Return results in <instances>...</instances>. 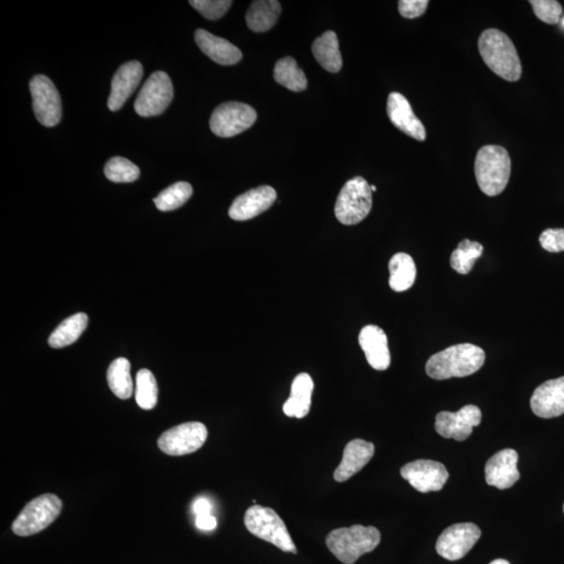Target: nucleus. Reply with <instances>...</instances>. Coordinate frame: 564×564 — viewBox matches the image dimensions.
Returning <instances> with one entry per match:
<instances>
[{
	"mask_svg": "<svg viewBox=\"0 0 564 564\" xmlns=\"http://www.w3.org/2000/svg\"><path fill=\"white\" fill-rule=\"evenodd\" d=\"M534 14L537 19L548 23V25H556L560 22L562 14L561 4L556 0H531Z\"/></svg>",
	"mask_w": 564,
	"mask_h": 564,
	"instance_id": "f704fd0d",
	"label": "nucleus"
},
{
	"mask_svg": "<svg viewBox=\"0 0 564 564\" xmlns=\"http://www.w3.org/2000/svg\"><path fill=\"white\" fill-rule=\"evenodd\" d=\"M207 436L208 431L205 424L186 422L162 434L158 439V446L166 455H189L205 445Z\"/></svg>",
	"mask_w": 564,
	"mask_h": 564,
	"instance_id": "9d476101",
	"label": "nucleus"
},
{
	"mask_svg": "<svg viewBox=\"0 0 564 564\" xmlns=\"http://www.w3.org/2000/svg\"><path fill=\"white\" fill-rule=\"evenodd\" d=\"M276 190L271 186H259L238 196L229 209V217L235 220H248L265 212L276 201Z\"/></svg>",
	"mask_w": 564,
	"mask_h": 564,
	"instance_id": "2eb2a0df",
	"label": "nucleus"
},
{
	"mask_svg": "<svg viewBox=\"0 0 564 564\" xmlns=\"http://www.w3.org/2000/svg\"><path fill=\"white\" fill-rule=\"evenodd\" d=\"M484 247L478 242L463 240L451 257V266L460 274L467 275L473 270L475 260L482 257Z\"/></svg>",
	"mask_w": 564,
	"mask_h": 564,
	"instance_id": "c756f323",
	"label": "nucleus"
},
{
	"mask_svg": "<svg viewBox=\"0 0 564 564\" xmlns=\"http://www.w3.org/2000/svg\"><path fill=\"white\" fill-rule=\"evenodd\" d=\"M540 245L545 251L558 253L564 251V229H546L540 235Z\"/></svg>",
	"mask_w": 564,
	"mask_h": 564,
	"instance_id": "c9c22d12",
	"label": "nucleus"
},
{
	"mask_svg": "<svg viewBox=\"0 0 564 564\" xmlns=\"http://www.w3.org/2000/svg\"><path fill=\"white\" fill-rule=\"evenodd\" d=\"M30 89L35 116L45 127H55L62 118L59 92L46 75L38 74L31 80Z\"/></svg>",
	"mask_w": 564,
	"mask_h": 564,
	"instance_id": "9b49d317",
	"label": "nucleus"
},
{
	"mask_svg": "<svg viewBox=\"0 0 564 564\" xmlns=\"http://www.w3.org/2000/svg\"><path fill=\"white\" fill-rule=\"evenodd\" d=\"M189 4L208 20H218L231 7L230 0H190Z\"/></svg>",
	"mask_w": 564,
	"mask_h": 564,
	"instance_id": "72a5a7b5",
	"label": "nucleus"
},
{
	"mask_svg": "<svg viewBox=\"0 0 564 564\" xmlns=\"http://www.w3.org/2000/svg\"><path fill=\"white\" fill-rule=\"evenodd\" d=\"M371 208V186L363 177H356L343 186L336 199L335 213L341 224L352 226L367 218Z\"/></svg>",
	"mask_w": 564,
	"mask_h": 564,
	"instance_id": "423d86ee",
	"label": "nucleus"
},
{
	"mask_svg": "<svg viewBox=\"0 0 564 564\" xmlns=\"http://www.w3.org/2000/svg\"><path fill=\"white\" fill-rule=\"evenodd\" d=\"M428 5V0H400L398 11L405 19H414L424 14Z\"/></svg>",
	"mask_w": 564,
	"mask_h": 564,
	"instance_id": "e433bc0d",
	"label": "nucleus"
},
{
	"mask_svg": "<svg viewBox=\"0 0 564 564\" xmlns=\"http://www.w3.org/2000/svg\"><path fill=\"white\" fill-rule=\"evenodd\" d=\"M387 113L389 120L398 130L418 142L426 141V127L413 112L406 97L398 92L390 93L388 97Z\"/></svg>",
	"mask_w": 564,
	"mask_h": 564,
	"instance_id": "dca6fc26",
	"label": "nucleus"
},
{
	"mask_svg": "<svg viewBox=\"0 0 564 564\" xmlns=\"http://www.w3.org/2000/svg\"><path fill=\"white\" fill-rule=\"evenodd\" d=\"M480 537V528L475 523H456L442 532L436 544V551L446 560H462L474 548Z\"/></svg>",
	"mask_w": 564,
	"mask_h": 564,
	"instance_id": "f8f14e48",
	"label": "nucleus"
},
{
	"mask_svg": "<svg viewBox=\"0 0 564 564\" xmlns=\"http://www.w3.org/2000/svg\"><path fill=\"white\" fill-rule=\"evenodd\" d=\"M196 526L203 531H212L217 527L216 517L212 514L197 515Z\"/></svg>",
	"mask_w": 564,
	"mask_h": 564,
	"instance_id": "4c0bfd02",
	"label": "nucleus"
},
{
	"mask_svg": "<svg viewBox=\"0 0 564 564\" xmlns=\"http://www.w3.org/2000/svg\"><path fill=\"white\" fill-rule=\"evenodd\" d=\"M195 42L208 58L220 66H235L242 60V51L236 45L202 28L196 31Z\"/></svg>",
	"mask_w": 564,
	"mask_h": 564,
	"instance_id": "4be33fe9",
	"label": "nucleus"
},
{
	"mask_svg": "<svg viewBox=\"0 0 564 564\" xmlns=\"http://www.w3.org/2000/svg\"><path fill=\"white\" fill-rule=\"evenodd\" d=\"M194 513L196 515L212 514V505L207 498H197L194 503Z\"/></svg>",
	"mask_w": 564,
	"mask_h": 564,
	"instance_id": "58836bf2",
	"label": "nucleus"
},
{
	"mask_svg": "<svg viewBox=\"0 0 564 564\" xmlns=\"http://www.w3.org/2000/svg\"><path fill=\"white\" fill-rule=\"evenodd\" d=\"M193 196V188L189 182H177L162 190L154 199L161 212H172L185 205Z\"/></svg>",
	"mask_w": 564,
	"mask_h": 564,
	"instance_id": "7c9ffc66",
	"label": "nucleus"
},
{
	"mask_svg": "<svg viewBox=\"0 0 564 564\" xmlns=\"http://www.w3.org/2000/svg\"><path fill=\"white\" fill-rule=\"evenodd\" d=\"M174 87L170 77L164 72L150 75L138 93L134 108L143 118L160 115L173 101Z\"/></svg>",
	"mask_w": 564,
	"mask_h": 564,
	"instance_id": "1a4fd4ad",
	"label": "nucleus"
},
{
	"mask_svg": "<svg viewBox=\"0 0 564 564\" xmlns=\"http://www.w3.org/2000/svg\"><path fill=\"white\" fill-rule=\"evenodd\" d=\"M312 50L320 66L328 72L336 73L341 71L343 60L339 40L335 32L328 31L317 38L313 43Z\"/></svg>",
	"mask_w": 564,
	"mask_h": 564,
	"instance_id": "393cba45",
	"label": "nucleus"
},
{
	"mask_svg": "<svg viewBox=\"0 0 564 564\" xmlns=\"http://www.w3.org/2000/svg\"><path fill=\"white\" fill-rule=\"evenodd\" d=\"M281 14L282 4L277 0H258L247 11V26L255 33L267 32L276 25Z\"/></svg>",
	"mask_w": 564,
	"mask_h": 564,
	"instance_id": "b1692460",
	"label": "nucleus"
},
{
	"mask_svg": "<svg viewBox=\"0 0 564 564\" xmlns=\"http://www.w3.org/2000/svg\"><path fill=\"white\" fill-rule=\"evenodd\" d=\"M257 120V112L249 104L229 102L214 110L209 125L217 136L229 138L248 130Z\"/></svg>",
	"mask_w": 564,
	"mask_h": 564,
	"instance_id": "6e6552de",
	"label": "nucleus"
},
{
	"mask_svg": "<svg viewBox=\"0 0 564 564\" xmlns=\"http://www.w3.org/2000/svg\"><path fill=\"white\" fill-rule=\"evenodd\" d=\"M104 174L110 182L115 183H130L141 176L138 166L123 157H113L104 166Z\"/></svg>",
	"mask_w": 564,
	"mask_h": 564,
	"instance_id": "473e14b6",
	"label": "nucleus"
},
{
	"mask_svg": "<svg viewBox=\"0 0 564 564\" xmlns=\"http://www.w3.org/2000/svg\"><path fill=\"white\" fill-rule=\"evenodd\" d=\"M482 421V412L478 406L468 405L456 413L441 412L436 416L435 429L442 437L467 440Z\"/></svg>",
	"mask_w": 564,
	"mask_h": 564,
	"instance_id": "ddd939ff",
	"label": "nucleus"
},
{
	"mask_svg": "<svg viewBox=\"0 0 564 564\" xmlns=\"http://www.w3.org/2000/svg\"><path fill=\"white\" fill-rule=\"evenodd\" d=\"M360 348L372 368L379 371L390 367L391 354L389 351L385 331L376 325H367L359 336Z\"/></svg>",
	"mask_w": 564,
	"mask_h": 564,
	"instance_id": "aec40b11",
	"label": "nucleus"
},
{
	"mask_svg": "<svg viewBox=\"0 0 564 564\" xmlns=\"http://www.w3.org/2000/svg\"><path fill=\"white\" fill-rule=\"evenodd\" d=\"M517 463H519V455L514 450L506 449L497 452L486 463L487 484L501 491L513 487L520 480Z\"/></svg>",
	"mask_w": 564,
	"mask_h": 564,
	"instance_id": "f3484780",
	"label": "nucleus"
},
{
	"mask_svg": "<svg viewBox=\"0 0 564 564\" xmlns=\"http://www.w3.org/2000/svg\"><path fill=\"white\" fill-rule=\"evenodd\" d=\"M479 51L482 59L498 77L516 82L522 77V63L515 46L507 35L490 28L481 34Z\"/></svg>",
	"mask_w": 564,
	"mask_h": 564,
	"instance_id": "f03ea898",
	"label": "nucleus"
},
{
	"mask_svg": "<svg viewBox=\"0 0 564 564\" xmlns=\"http://www.w3.org/2000/svg\"><path fill=\"white\" fill-rule=\"evenodd\" d=\"M375 452V447L371 442L362 439L348 442L343 452L342 462L335 470V480L342 483L352 478L369 463Z\"/></svg>",
	"mask_w": 564,
	"mask_h": 564,
	"instance_id": "412c9836",
	"label": "nucleus"
},
{
	"mask_svg": "<svg viewBox=\"0 0 564 564\" xmlns=\"http://www.w3.org/2000/svg\"><path fill=\"white\" fill-rule=\"evenodd\" d=\"M490 564H510V563H509V561L505 560H493Z\"/></svg>",
	"mask_w": 564,
	"mask_h": 564,
	"instance_id": "ea45409f",
	"label": "nucleus"
},
{
	"mask_svg": "<svg viewBox=\"0 0 564 564\" xmlns=\"http://www.w3.org/2000/svg\"><path fill=\"white\" fill-rule=\"evenodd\" d=\"M563 513H564V505H563Z\"/></svg>",
	"mask_w": 564,
	"mask_h": 564,
	"instance_id": "79ce46f5",
	"label": "nucleus"
},
{
	"mask_svg": "<svg viewBox=\"0 0 564 564\" xmlns=\"http://www.w3.org/2000/svg\"><path fill=\"white\" fill-rule=\"evenodd\" d=\"M475 174L480 189L488 197L502 194L508 185L511 159L508 151L501 145H484L475 161Z\"/></svg>",
	"mask_w": 564,
	"mask_h": 564,
	"instance_id": "7ed1b4c3",
	"label": "nucleus"
},
{
	"mask_svg": "<svg viewBox=\"0 0 564 564\" xmlns=\"http://www.w3.org/2000/svg\"><path fill=\"white\" fill-rule=\"evenodd\" d=\"M62 506L61 499L52 493L34 498L17 517L12 530L19 537L42 532L60 515Z\"/></svg>",
	"mask_w": 564,
	"mask_h": 564,
	"instance_id": "0eeeda50",
	"label": "nucleus"
},
{
	"mask_svg": "<svg viewBox=\"0 0 564 564\" xmlns=\"http://www.w3.org/2000/svg\"><path fill=\"white\" fill-rule=\"evenodd\" d=\"M563 25H564V20H563Z\"/></svg>",
	"mask_w": 564,
	"mask_h": 564,
	"instance_id": "37998d69",
	"label": "nucleus"
},
{
	"mask_svg": "<svg viewBox=\"0 0 564 564\" xmlns=\"http://www.w3.org/2000/svg\"><path fill=\"white\" fill-rule=\"evenodd\" d=\"M531 409L540 418L564 414V376L542 383L531 398Z\"/></svg>",
	"mask_w": 564,
	"mask_h": 564,
	"instance_id": "6ab92c4d",
	"label": "nucleus"
},
{
	"mask_svg": "<svg viewBox=\"0 0 564 564\" xmlns=\"http://www.w3.org/2000/svg\"><path fill=\"white\" fill-rule=\"evenodd\" d=\"M107 381L112 391L120 399H129L133 394V381L129 360L120 358L110 364Z\"/></svg>",
	"mask_w": 564,
	"mask_h": 564,
	"instance_id": "cd10ccee",
	"label": "nucleus"
},
{
	"mask_svg": "<svg viewBox=\"0 0 564 564\" xmlns=\"http://www.w3.org/2000/svg\"><path fill=\"white\" fill-rule=\"evenodd\" d=\"M389 271H390L389 284L395 292L408 290L416 281V265L409 254H395L389 263Z\"/></svg>",
	"mask_w": 564,
	"mask_h": 564,
	"instance_id": "a878e982",
	"label": "nucleus"
},
{
	"mask_svg": "<svg viewBox=\"0 0 564 564\" xmlns=\"http://www.w3.org/2000/svg\"><path fill=\"white\" fill-rule=\"evenodd\" d=\"M313 382L310 375L300 374L295 377L290 388V397L283 405V413L289 417L304 418L310 413Z\"/></svg>",
	"mask_w": 564,
	"mask_h": 564,
	"instance_id": "5701e85b",
	"label": "nucleus"
},
{
	"mask_svg": "<svg viewBox=\"0 0 564 564\" xmlns=\"http://www.w3.org/2000/svg\"><path fill=\"white\" fill-rule=\"evenodd\" d=\"M400 475L412 487L422 493L441 491L450 476L444 464L433 460H416L406 464L400 469Z\"/></svg>",
	"mask_w": 564,
	"mask_h": 564,
	"instance_id": "4468645a",
	"label": "nucleus"
},
{
	"mask_svg": "<svg viewBox=\"0 0 564 564\" xmlns=\"http://www.w3.org/2000/svg\"><path fill=\"white\" fill-rule=\"evenodd\" d=\"M274 79L290 91L300 92L306 89L307 79L297 62L287 57L279 60L274 68Z\"/></svg>",
	"mask_w": 564,
	"mask_h": 564,
	"instance_id": "c85d7f7f",
	"label": "nucleus"
},
{
	"mask_svg": "<svg viewBox=\"0 0 564 564\" xmlns=\"http://www.w3.org/2000/svg\"><path fill=\"white\" fill-rule=\"evenodd\" d=\"M485 363V352L479 346L464 343L444 349L429 359L426 371L434 380L465 377L475 374Z\"/></svg>",
	"mask_w": 564,
	"mask_h": 564,
	"instance_id": "f257e3e1",
	"label": "nucleus"
},
{
	"mask_svg": "<svg viewBox=\"0 0 564 564\" xmlns=\"http://www.w3.org/2000/svg\"><path fill=\"white\" fill-rule=\"evenodd\" d=\"M136 403L143 410H152L158 400V386L152 372L142 369L136 375Z\"/></svg>",
	"mask_w": 564,
	"mask_h": 564,
	"instance_id": "2f4dec72",
	"label": "nucleus"
},
{
	"mask_svg": "<svg viewBox=\"0 0 564 564\" xmlns=\"http://www.w3.org/2000/svg\"><path fill=\"white\" fill-rule=\"evenodd\" d=\"M143 67L138 61H130L119 68L112 79V93L108 98V108L119 112L136 90L143 79Z\"/></svg>",
	"mask_w": 564,
	"mask_h": 564,
	"instance_id": "a211bd4d",
	"label": "nucleus"
},
{
	"mask_svg": "<svg viewBox=\"0 0 564 564\" xmlns=\"http://www.w3.org/2000/svg\"><path fill=\"white\" fill-rule=\"evenodd\" d=\"M89 324V316L84 313H78L69 317L59 325L50 336L49 344L52 348H63L73 344Z\"/></svg>",
	"mask_w": 564,
	"mask_h": 564,
	"instance_id": "bb28decb",
	"label": "nucleus"
},
{
	"mask_svg": "<svg viewBox=\"0 0 564 564\" xmlns=\"http://www.w3.org/2000/svg\"><path fill=\"white\" fill-rule=\"evenodd\" d=\"M247 530L260 539L277 546L286 553H297V548L288 531L286 523L274 510L254 505L246 511Z\"/></svg>",
	"mask_w": 564,
	"mask_h": 564,
	"instance_id": "39448f33",
	"label": "nucleus"
},
{
	"mask_svg": "<svg viewBox=\"0 0 564 564\" xmlns=\"http://www.w3.org/2000/svg\"><path fill=\"white\" fill-rule=\"evenodd\" d=\"M371 190H372V193H375V191L377 190L376 186L371 185Z\"/></svg>",
	"mask_w": 564,
	"mask_h": 564,
	"instance_id": "a19ab883",
	"label": "nucleus"
},
{
	"mask_svg": "<svg viewBox=\"0 0 564 564\" xmlns=\"http://www.w3.org/2000/svg\"><path fill=\"white\" fill-rule=\"evenodd\" d=\"M381 533L375 527L354 525L336 529L327 537L328 548L345 564H353L360 556L370 553L381 543Z\"/></svg>",
	"mask_w": 564,
	"mask_h": 564,
	"instance_id": "20e7f679",
	"label": "nucleus"
}]
</instances>
